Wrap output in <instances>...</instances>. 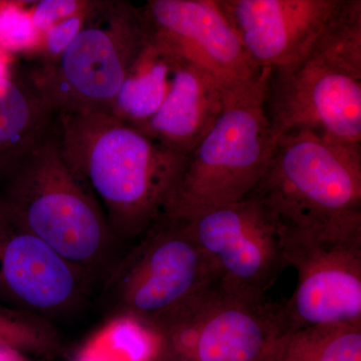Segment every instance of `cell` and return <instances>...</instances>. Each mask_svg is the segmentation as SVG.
Instances as JSON below:
<instances>
[{"instance_id":"7c38bea8","label":"cell","mask_w":361,"mask_h":361,"mask_svg":"<svg viewBox=\"0 0 361 361\" xmlns=\"http://www.w3.org/2000/svg\"><path fill=\"white\" fill-rule=\"evenodd\" d=\"M142 7L157 37L226 92L260 75L217 0H149Z\"/></svg>"},{"instance_id":"30bf717a","label":"cell","mask_w":361,"mask_h":361,"mask_svg":"<svg viewBox=\"0 0 361 361\" xmlns=\"http://www.w3.org/2000/svg\"><path fill=\"white\" fill-rule=\"evenodd\" d=\"M182 221L227 288L265 298L288 268L282 226L253 197Z\"/></svg>"},{"instance_id":"7402d4cb","label":"cell","mask_w":361,"mask_h":361,"mask_svg":"<svg viewBox=\"0 0 361 361\" xmlns=\"http://www.w3.org/2000/svg\"><path fill=\"white\" fill-rule=\"evenodd\" d=\"M28 2L33 23L42 35L51 26L89 8L92 0H42Z\"/></svg>"},{"instance_id":"8fae6325","label":"cell","mask_w":361,"mask_h":361,"mask_svg":"<svg viewBox=\"0 0 361 361\" xmlns=\"http://www.w3.org/2000/svg\"><path fill=\"white\" fill-rule=\"evenodd\" d=\"M92 284L0 202V303L51 320L77 310Z\"/></svg>"},{"instance_id":"ac0fdd59","label":"cell","mask_w":361,"mask_h":361,"mask_svg":"<svg viewBox=\"0 0 361 361\" xmlns=\"http://www.w3.org/2000/svg\"><path fill=\"white\" fill-rule=\"evenodd\" d=\"M267 360L361 361V324L331 323L288 332L275 342Z\"/></svg>"},{"instance_id":"cb8c5ba5","label":"cell","mask_w":361,"mask_h":361,"mask_svg":"<svg viewBox=\"0 0 361 361\" xmlns=\"http://www.w3.org/2000/svg\"><path fill=\"white\" fill-rule=\"evenodd\" d=\"M265 361H272V360H265Z\"/></svg>"},{"instance_id":"277c9868","label":"cell","mask_w":361,"mask_h":361,"mask_svg":"<svg viewBox=\"0 0 361 361\" xmlns=\"http://www.w3.org/2000/svg\"><path fill=\"white\" fill-rule=\"evenodd\" d=\"M249 196L264 204L283 229L361 231V149L314 130H289L280 135Z\"/></svg>"},{"instance_id":"52a82bcc","label":"cell","mask_w":361,"mask_h":361,"mask_svg":"<svg viewBox=\"0 0 361 361\" xmlns=\"http://www.w3.org/2000/svg\"><path fill=\"white\" fill-rule=\"evenodd\" d=\"M151 35L142 6L104 0L58 59L27 68L56 113L111 114Z\"/></svg>"},{"instance_id":"d6986e66","label":"cell","mask_w":361,"mask_h":361,"mask_svg":"<svg viewBox=\"0 0 361 361\" xmlns=\"http://www.w3.org/2000/svg\"><path fill=\"white\" fill-rule=\"evenodd\" d=\"M0 341L37 358H54L63 350L51 320L0 303Z\"/></svg>"},{"instance_id":"9c48e42d","label":"cell","mask_w":361,"mask_h":361,"mask_svg":"<svg viewBox=\"0 0 361 361\" xmlns=\"http://www.w3.org/2000/svg\"><path fill=\"white\" fill-rule=\"evenodd\" d=\"M282 231L287 264L298 275L290 298L279 303L285 334L313 325L361 324V231Z\"/></svg>"},{"instance_id":"8992f818","label":"cell","mask_w":361,"mask_h":361,"mask_svg":"<svg viewBox=\"0 0 361 361\" xmlns=\"http://www.w3.org/2000/svg\"><path fill=\"white\" fill-rule=\"evenodd\" d=\"M216 278L184 221L161 215L106 273L101 302L159 329Z\"/></svg>"},{"instance_id":"d4e9b609","label":"cell","mask_w":361,"mask_h":361,"mask_svg":"<svg viewBox=\"0 0 361 361\" xmlns=\"http://www.w3.org/2000/svg\"><path fill=\"white\" fill-rule=\"evenodd\" d=\"M163 361H168V360H164Z\"/></svg>"},{"instance_id":"5b68a950","label":"cell","mask_w":361,"mask_h":361,"mask_svg":"<svg viewBox=\"0 0 361 361\" xmlns=\"http://www.w3.org/2000/svg\"><path fill=\"white\" fill-rule=\"evenodd\" d=\"M271 68L230 90L224 109L188 158L163 215L189 220L245 199L257 186L279 137L265 110Z\"/></svg>"},{"instance_id":"7a4b0ae2","label":"cell","mask_w":361,"mask_h":361,"mask_svg":"<svg viewBox=\"0 0 361 361\" xmlns=\"http://www.w3.org/2000/svg\"><path fill=\"white\" fill-rule=\"evenodd\" d=\"M0 202L92 283L115 262L118 242L96 195L61 153L54 125L0 171Z\"/></svg>"},{"instance_id":"ffe728a7","label":"cell","mask_w":361,"mask_h":361,"mask_svg":"<svg viewBox=\"0 0 361 361\" xmlns=\"http://www.w3.org/2000/svg\"><path fill=\"white\" fill-rule=\"evenodd\" d=\"M42 35L35 25L30 2L0 0V51L32 59L39 51Z\"/></svg>"},{"instance_id":"e0dca14e","label":"cell","mask_w":361,"mask_h":361,"mask_svg":"<svg viewBox=\"0 0 361 361\" xmlns=\"http://www.w3.org/2000/svg\"><path fill=\"white\" fill-rule=\"evenodd\" d=\"M160 330L133 316L110 315L73 351L68 361H163Z\"/></svg>"},{"instance_id":"5bb4252c","label":"cell","mask_w":361,"mask_h":361,"mask_svg":"<svg viewBox=\"0 0 361 361\" xmlns=\"http://www.w3.org/2000/svg\"><path fill=\"white\" fill-rule=\"evenodd\" d=\"M227 92L206 71L180 56L165 102L137 130L189 157L219 118Z\"/></svg>"},{"instance_id":"603a6c76","label":"cell","mask_w":361,"mask_h":361,"mask_svg":"<svg viewBox=\"0 0 361 361\" xmlns=\"http://www.w3.org/2000/svg\"><path fill=\"white\" fill-rule=\"evenodd\" d=\"M0 361H35V357L28 355L11 344L0 341Z\"/></svg>"},{"instance_id":"3957f363","label":"cell","mask_w":361,"mask_h":361,"mask_svg":"<svg viewBox=\"0 0 361 361\" xmlns=\"http://www.w3.org/2000/svg\"><path fill=\"white\" fill-rule=\"evenodd\" d=\"M265 110L278 137L311 130L361 149L360 0H341L305 56L270 71Z\"/></svg>"},{"instance_id":"4fadbf2b","label":"cell","mask_w":361,"mask_h":361,"mask_svg":"<svg viewBox=\"0 0 361 361\" xmlns=\"http://www.w3.org/2000/svg\"><path fill=\"white\" fill-rule=\"evenodd\" d=\"M259 68L296 63L310 51L341 0H217Z\"/></svg>"},{"instance_id":"9a60e30c","label":"cell","mask_w":361,"mask_h":361,"mask_svg":"<svg viewBox=\"0 0 361 361\" xmlns=\"http://www.w3.org/2000/svg\"><path fill=\"white\" fill-rule=\"evenodd\" d=\"M0 51V171L51 132L56 113L27 66Z\"/></svg>"},{"instance_id":"6da1fadb","label":"cell","mask_w":361,"mask_h":361,"mask_svg":"<svg viewBox=\"0 0 361 361\" xmlns=\"http://www.w3.org/2000/svg\"><path fill=\"white\" fill-rule=\"evenodd\" d=\"M54 128L61 153L96 195L116 241L139 239L165 212L189 157L111 114L56 113Z\"/></svg>"},{"instance_id":"ba28073f","label":"cell","mask_w":361,"mask_h":361,"mask_svg":"<svg viewBox=\"0 0 361 361\" xmlns=\"http://www.w3.org/2000/svg\"><path fill=\"white\" fill-rule=\"evenodd\" d=\"M159 330L168 361H265L285 334L279 303L232 290L218 278Z\"/></svg>"},{"instance_id":"2e32d148","label":"cell","mask_w":361,"mask_h":361,"mask_svg":"<svg viewBox=\"0 0 361 361\" xmlns=\"http://www.w3.org/2000/svg\"><path fill=\"white\" fill-rule=\"evenodd\" d=\"M180 59L152 30L148 42L128 71L111 115L137 130L144 127L165 102Z\"/></svg>"},{"instance_id":"44dd1931","label":"cell","mask_w":361,"mask_h":361,"mask_svg":"<svg viewBox=\"0 0 361 361\" xmlns=\"http://www.w3.org/2000/svg\"><path fill=\"white\" fill-rule=\"evenodd\" d=\"M103 0H92V6L66 20L56 23L42 33V42L37 54L32 59L33 65L45 66L54 63L63 54L90 18L97 13Z\"/></svg>"}]
</instances>
